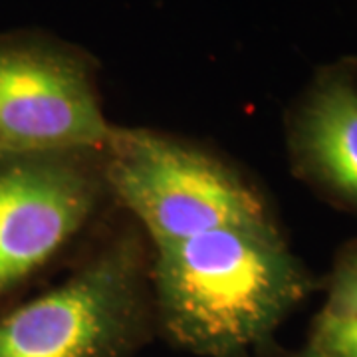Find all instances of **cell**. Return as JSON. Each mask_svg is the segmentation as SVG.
<instances>
[{"instance_id":"9c48e42d","label":"cell","mask_w":357,"mask_h":357,"mask_svg":"<svg viewBox=\"0 0 357 357\" xmlns=\"http://www.w3.org/2000/svg\"><path fill=\"white\" fill-rule=\"evenodd\" d=\"M292 357H318L316 356V354H314V351H310V349H304V351H302V354H298V356H292Z\"/></svg>"},{"instance_id":"277c9868","label":"cell","mask_w":357,"mask_h":357,"mask_svg":"<svg viewBox=\"0 0 357 357\" xmlns=\"http://www.w3.org/2000/svg\"><path fill=\"white\" fill-rule=\"evenodd\" d=\"M114 128L89 52L36 30L0 34V153H100Z\"/></svg>"},{"instance_id":"5b68a950","label":"cell","mask_w":357,"mask_h":357,"mask_svg":"<svg viewBox=\"0 0 357 357\" xmlns=\"http://www.w3.org/2000/svg\"><path fill=\"white\" fill-rule=\"evenodd\" d=\"M112 203L96 151L0 153V307L68 255Z\"/></svg>"},{"instance_id":"52a82bcc","label":"cell","mask_w":357,"mask_h":357,"mask_svg":"<svg viewBox=\"0 0 357 357\" xmlns=\"http://www.w3.org/2000/svg\"><path fill=\"white\" fill-rule=\"evenodd\" d=\"M321 310L333 316L357 318V238L345 243L333 258Z\"/></svg>"},{"instance_id":"7a4b0ae2","label":"cell","mask_w":357,"mask_h":357,"mask_svg":"<svg viewBox=\"0 0 357 357\" xmlns=\"http://www.w3.org/2000/svg\"><path fill=\"white\" fill-rule=\"evenodd\" d=\"M100 157L112 201L128 211L151 248L218 229H282L255 178L197 141L115 126Z\"/></svg>"},{"instance_id":"ba28073f","label":"cell","mask_w":357,"mask_h":357,"mask_svg":"<svg viewBox=\"0 0 357 357\" xmlns=\"http://www.w3.org/2000/svg\"><path fill=\"white\" fill-rule=\"evenodd\" d=\"M307 349L318 357H357V318L319 310L312 321Z\"/></svg>"},{"instance_id":"3957f363","label":"cell","mask_w":357,"mask_h":357,"mask_svg":"<svg viewBox=\"0 0 357 357\" xmlns=\"http://www.w3.org/2000/svg\"><path fill=\"white\" fill-rule=\"evenodd\" d=\"M149 272L143 232L117 230L54 288L0 307V357H135L157 333Z\"/></svg>"},{"instance_id":"8992f818","label":"cell","mask_w":357,"mask_h":357,"mask_svg":"<svg viewBox=\"0 0 357 357\" xmlns=\"http://www.w3.org/2000/svg\"><path fill=\"white\" fill-rule=\"evenodd\" d=\"M294 177L357 217V56L314 70L284 119Z\"/></svg>"},{"instance_id":"6da1fadb","label":"cell","mask_w":357,"mask_h":357,"mask_svg":"<svg viewBox=\"0 0 357 357\" xmlns=\"http://www.w3.org/2000/svg\"><path fill=\"white\" fill-rule=\"evenodd\" d=\"M157 333L199 357H243L316 290L280 230L218 229L151 248Z\"/></svg>"}]
</instances>
